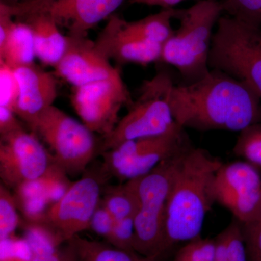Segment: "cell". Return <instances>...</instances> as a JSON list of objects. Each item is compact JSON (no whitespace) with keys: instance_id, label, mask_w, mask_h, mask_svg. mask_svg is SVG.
<instances>
[{"instance_id":"cell-1","label":"cell","mask_w":261,"mask_h":261,"mask_svg":"<svg viewBox=\"0 0 261 261\" xmlns=\"http://www.w3.org/2000/svg\"><path fill=\"white\" fill-rule=\"evenodd\" d=\"M171 103L175 121L185 128L241 132L261 123L258 96L218 70L192 83L175 84Z\"/></svg>"},{"instance_id":"cell-2","label":"cell","mask_w":261,"mask_h":261,"mask_svg":"<svg viewBox=\"0 0 261 261\" xmlns=\"http://www.w3.org/2000/svg\"><path fill=\"white\" fill-rule=\"evenodd\" d=\"M223 163L205 149L192 145L184 152L166 207L164 252L201 237L206 215L215 203L211 185Z\"/></svg>"},{"instance_id":"cell-3","label":"cell","mask_w":261,"mask_h":261,"mask_svg":"<svg viewBox=\"0 0 261 261\" xmlns=\"http://www.w3.org/2000/svg\"><path fill=\"white\" fill-rule=\"evenodd\" d=\"M222 13L221 2L216 0H199L178 10L179 27L163 44L161 61L176 68L185 84L200 80L210 71L214 29Z\"/></svg>"},{"instance_id":"cell-4","label":"cell","mask_w":261,"mask_h":261,"mask_svg":"<svg viewBox=\"0 0 261 261\" xmlns=\"http://www.w3.org/2000/svg\"><path fill=\"white\" fill-rule=\"evenodd\" d=\"M191 144L160 163L153 170L129 180L138 200L135 218V251L156 257L164 252L166 207L184 152Z\"/></svg>"},{"instance_id":"cell-5","label":"cell","mask_w":261,"mask_h":261,"mask_svg":"<svg viewBox=\"0 0 261 261\" xmlns=\"http://www.w3.org/2000/svg\"><path fill=\"white\" fill-rule=\"evenodd\" d=\"M174 85L171 75L163 70L145 81L126 116L119 120L111 134L103 137L100 153L126 141L166 135L176 128L178 124L171 103Z\"/></svg>"},{"instance_id":"cell-6","label":"cell","mask_w":261,"mask_h":261,"mask_svg":"<svg viewBox=\"0 0 261 261\" xmlns=\"http://www.w3.org/2000/svg\"><path fill=\"white\" fill-rule=\"evenodd\" d=\"M209 68L243 82L261 99V27L221 17L213 37Z\"/></svg>"},{"instance_id":"cell-7","label":"cell","mask_w":261,"mask_h":261,"mask_svg":"<svg viewBox=\"0 0 261 261\" xmlns=\"http://www.w3.org/2000/svg\"><path fill=\"white\" fill-rule=\"evenodd\" d=\"M31 128L50 147L55 161L68 174L84 172L100 149L95 133L55 106L46 110Z\"/></svg>"},{"instance_id":"cell-8","label":"cell","mask_w":261,"mask_h":261,"mask_svg":"<svg viewBox=\"0 0 261 261\" xmlns=\"http://www.w3.org/2000/svg\"><path fill=\"white\" fill-rule=\"evenodd\" d=\"M189 145L185 128L179 125L166 135L126 141L102 152V173L125 182L135 179Z\"/></svg>"},{"instance_id":"cell-9","label":"cell","mask_w":261,"mask_h":261,"mask_svg":"<svg viewBox=\"0 0 261 261\" xmlns=\"http://www.w3.org/2000/svg\"><path fill=\"white\" fill-rule=\"evenodd\" d=\"M211 195L242 225L261 218L260 173L247 161L223 163L213 179Z\"/></svg>"},{"instance_id":"cell-10","label":"cell","mask_w":261,"mask_h":261,"mask_svg":"<svg viewBox=\"0 0 261 261\" xmlns=\"http://www.w3.org/2000/svg\"><path fill=\"white\" fill-rule=\"evenodd\" d=\"M70 101L82 123L105 137L119 121L121 108L128 107L133 99L118 68L107 79L73 87Z\"/></svg>"},{"instance_id":"cell-11","label":"cell","mask_w":261,"mask_h":261,"mask_svg":"<svg viewBox=\"0 0 261 261\" xmlns=\"http://www.w3.org/2000/svg\"><path fill=\"white\" fill-rule=\"evenodd\" d=\"M54 161L37 136L24 128L0 136V177L7 187L40 178Z\"/></svg>"},{"instance_id":"cell-12","label":"cell","mask_w":261,"mask_h":261,"mask_svg":"<svg viewBox=\"0 0 261 261\" xmlns=\"http://www.w3.org/2000/svg\"><path fill=\"white\" fill-rule=\"evenodd\" d=\"M101 179L99 175L85 173L49 207L45 224L56 230L65 243L90 228L91 219L101 200Z\"/></svg>"},{"instance_id":"cell-13","label":"cell","mask_w":261,"mask_h":261,"mask_svg":"<svg viewBox=\"0 0 261 261\" xmlns=\"http://www.w3.org/2000/svg\"><path fill=\"white\" fill-rule=\"evenodd\" d=\"M15 20L32 30L36 56L43 64L54 68L64 55L68 37L63 35L56 20L44 9L43 0H24L14 4L0 1Z\"/></svg>"},{"instance_id":"cell-14","label":"cell","mask_w":261,"mask_h":261,"mask_svg":"<svg viewBox=\"0 0 261 261\" xmlns=\"http://www.w3.org/2000/svg\"><path fill=\"white\" fill-rule=\"evenodd\" d=\"M67 37L64 55L54 67L57 77L77 87L107 79L118 70L97 50L94 41L87 36L68 34Z\"/></svg>"},{"instance_id":"cell-15","label":"cell","mask_w":261,"mask_h":261,"mask_svg":"<svg viewBox=\"0 0 261 261\" xmlns=\"http://www.w3.org/2000/svg\"><path fill=\"white\" fill-rule=\"evenodd\" d=\"M125 20L113 15L94 41L97 50L110 61L118 64L147 65L161 61L163 46L130 34Z\"/></svg>"},{"instance_id":"cell-16","label":"cell","mask_w":261,"mask_h":261,"mask_svg":"<svg viewBox=\"0 0 261 261\" xmlns=\"http://www.w3.org/2000/svg\"><path fill=\"white\" fill-rule=\"evenodd\" d=\"M13 70L20 89L15 113L31 128L46 110L54 106L58 96L57 76L35 63Z\"/></svg>"},{"instance_id":"cell-17","label":"cell","mask_w":261,"mask_h":261,"mask_svg":"<svg viewBox=\"0 0 261 261\" xmlns=\"http://www.w3.org/2000/svg\"><path fill=\"white\" fill-rule=\"evenodd\" d=\"M126 0H43L44 9L70 35L87 36L90 29L113 13Z\"/></svg>"},{"instance_id":"cell-18","label":"cell","mask_w":261,"mask_h":261,"mask_svg":"<svg viewBox=\"0 0 261 261\" xmlns=\"http://www.w3.org/2000/svg\"><path fill=\"white\" fill-rule=\"evenodd\" d=\"M23 238L32 250V261H61L63 250L60 248L65 243L56 230L45 223H21Z\"/></svg>"},{"instance_id":"cell-19","label":"cell","mask_w":261,"mask_h":261,"mask_svg":"<svg viewBox=\"0 0 261 261\" xmlns=\"http://www.w3.org/2000/svg\"><path fill=\"white\" fill-rule=\"evenodd\" d=\"M178 10L173 8H163L155 14L136 21L125 20V28L135 37L163 46L175 32L171 21L176 19Z\"/></svg>"},{"instance_id":"cell-20","label":"cell","mask_w":261,"mask_h":261,"mask_svg":"<svg viewBox=\"0 0 261 261\" xmlns=\"http://www.w3.org/2000/svg\"><path fill=\"white\" fill-rule=\"evenodd\" d=\"M36 56L32 30L27 24L15 20L8 41L0 49V60L12 68L34 63Z\"/></svg>"},{"instance_id":"cell-21","label":"cell","mask_w":261,"mask_h":261,"mask_svg":"<svg viewBox=\"0 0 261 261\" xmlns=\"http://www.w3.org/2000/svg\"><path fill=\"white\" fill-rule=\"evenodd\" d=\"M80 261H155L154 257L144 256L135 251H127L111 244L92 241L79 237L68 242Z\"/></svg>"},{"instance_id":"cell-22","label":"cell","mask_w":261,"mask_h":261,"mask_svg":"<svg viewBox=\"0 0 261 261\" xmlns=\"http://www.w3.org/2000/svg\"><path fill=\"white\" fill-rule=\"evenodd\" d=\"M214 239V261H248L242 224L235 219Z\"/></svg>"},{"instance_id":"cell-23","label":"cell","mask_w":261,"mask_h":261,"mask_svg":"<svg viewBox=\"0 0 261 261\" xmlns=\"http://www.w3.org/2000/svg\"><path fill=\"white\" fill-rule=\"evenodd\" d=\"M101 200L116 221L135 219L138 210V200L129 181L108 188Z\"/></svg>"},{"instance_id":"cell-24","label":"cell","mask_w":261,"mask_h":261,"mask_svg":"<svg viewBox=\"0 0 261 261\" xmlns=\"http://www.w3.org/2000/svg\"><path fill=\"white\" fill-rule=\"evenodd\" d=\"M233 152L255 167L261 168V123L240 132Z\"/></svg>"},{"instance_id":"cell-25","label":"cell","mask_w":261,"mask_h":261,"mask_svg":"<svg viewBox=\"0 0 261 261\" xmlns=\"http://www.w3.org/2000/svg\"><path fill=\"white\" fill-rule=\"evenodd\" d=\"M15 196L4 185H0V240L15 235L21 225Z\"/></svg>"},{"instance_id":"cell-26","label":"cell","mask_w":261,"mask_h":261,"mask_svg":"<svg viewBox=\"0 0 261 261\" xmlns=\"http://www.w3.org/2000/svg\"><path fill=\"white\" fill-rule=\"evenodd\" d=\"M68 175L66 171L54 161L46 173L41 176L46 197L50 206L61 200L71 186L73 182L68 179Z\"/></svg>"},{"instance_id":"cell-27","label":"cell","mask_w":261,"mask_h":261,"mask_svg":"<svg viewBox=\"0 0 261 261\" xmlns=\"http://www.w3.org/2000/svg\"><path fill=\"white\" fill-rule=\"evenodd\" d=\"M221 3L228 16L261 27V0H221Z\"/></svg>"},{"instance_id":"cell-28","label":"cell","mask_w":261,"mask_h":261,"mask_svg":"<svg viewBox=\"0 0 261 261\" xmlns=\"http://www.w3.org/2000/svg\"><path fill=\"white\" fill-rule=\"evenodd\" d=\"M214 239L199 237L186 243L173 261H214Z\"/></svg>"},{"instance_id":"cell-29","label":"cell","mask_w":261,"mask_h":261,"mask_svg":"<svg viewBox=\"0 0 261 261\" xmlns=\"http://www.w3.org/2000/svg\"><path fill=\"white\" fill-rule=\"evenodd\" d=\"M19 91V84L14 70L0 60V106L15 111Z\"/></svg>"},{"instance_id":"cell-30","label":"cell","mask_w":261,"mask_h":261,"mask_svg":"<svg viewBox=\"0 0 261 261\" xmlns=\"http://www.w3.org/2000/svg\"><path fill=\"white\" fill-rule=\"evenodd\" d=\"M32 253L25 238L16 235L0 240V261H32Z\"/></svg>"},{"instance_id":"cell-31","label":"cell","mask_w":261,"mask_h":261,"mask_svg":"<svg viewBox=\"0 0 261 261\" xmlns=\"http://www.w3.org/2000/svg\"><path fill=\"white\" fill-rule=\"evenodd\" d=\"M106 242L117 248L127 251H135V219L116 221L112 232Z\"/></svg>"},{"instance_id":"cell-32","label":"cell","mask_w":261,"mask_h":261,"mask_svg":"<svg viewBox=\"0 0 261 261\" xmlns=\"http://www.w3.org/2000/svg\"><path fill=\"white\" fill-rule=\"evenodd\" d=\"M242 227L248 261H261V218Z\"/></svg>"},{"instance_id":"cell-33","label":"cell","mask_w":261,"mask_h":261,"mask_svg":"<svg viewBox=\"0 0 261 261\" xmlns=\"http://www.w3.org/2000/svg\"><path fill=\"white\" fill-rule=\"evenodd\" d=\"M116 222V220L113 219L112 215L110 214L100 200L91 219L89 228L99 236L102 237L106 241L112 232Z\"/></svg>"},{"instance_id":"cell-34","label":"cell","mask_w":261,"mask_h":261,"mask_svg":"<svg viewBox=\"0 0 261 261\" xmlns=\"http://www.w3.org/2000/svg\"><path fill=\"white\" fill-rule=\"evenodd\" d=\"M18 117L13 110L0 106V136L23 129Z\"/></svg>"},{"instance_id":"cell-35","label":"cell","mask_w":261,"mask_h":261,"mask_svg":"<svg viewBox=\"0 0 261 261\" xmlns=\"http://www.w3.org/2000/svg\"><path fill=\"white\" fill-rule=\"evenodd\" d=\"M187 0H129L130 4L159 6L163 8H173L175 5Z\"/></svg>"},{"instance_id":"cell-36","label":"cell","mask_w":261,"mask_h":261,"mask_svg":"<svg viewBox=\"0 0 261 261\" xmlns=\"http://www.w3.org/2000/svg\"><path fill=\"white\" fill-rule=\"evenodd\" d=\"M61 261H80L74 249L69 243H68L67 248L63 250V256H62Z\"/></svg>"},{"instance_id":"cell-37","label":"cell","mask_w":261,"mask_h":261,"mask_svg":"<svg viewBox=\"0 0 261 261\" xmlns=\"http://www.w3.org/2000/svg\"><path fill=\"white\" fill-rule=\"evenodd\" d=\"M2 2H4L8 4H14V3H20V2L24 1V0H1Z\"/></svg>"}]
</instances>
